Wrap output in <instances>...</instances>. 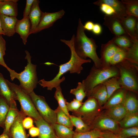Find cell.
<instances>
[{
    "instance_id": "cell-53",
    "label": "cell",
    "mask_w": 138,
    "mask_h": 138,
    "mask_svg": "<svg viewBox=\"0 0 138 138\" xmlns=\"http://www.w3.org/2000/svg\"><path fill=\"white\" fill-rule=\"evenodd\" d=\"M101 138V137H99V138Z\"/></svg>"
},
{
    "instance_id": "cell-41",
    "label": "cell",
    "mask_w": 138,
    "mask_h": 138,
    "mask_svg": "<svg viewBox=\"0 0 138 138\" xmlns=\"http://www.w3.org/2000/svg\"><path fill=\"white\" fill-rule=\"evenodd\" d=\"M6 42L2 35H0V65L6 68L9 71L11 69L5 63L4 59V56L5 54Z\"/></svg>"
},
{
    "instance_id": "cell-14",
    "label": "cell",
    "mask_w": 138,
    "mask_h": 138,
    "mask_svg": "<svg viewBox=\"0 0 138 138\" xmlns=\"http://www.w3.org/2000/svg\"><path fill=\"white\" fill-rule=\"evenodd\" d=\"M31 24L29 16L23 18L21 20L17 19L15 27V32L20 36L25 45L27 42V38L30 34Z\"/></svg>"
},
{
    "instance_id": "cell-20",
    "label": "cell",
    "mask_w": 138,
    "mask_h": 138,
    "mask_svg": "<svg viewBox=\"0 0 138 138\" xmlns=\"http://www.w3.org/2000/svg\"><path fill=\"white\" fill-rule=\"evenodd\" d=\"M88 97H92L97 101L99 104L102 107L108 100L107 93L105 86L100 84L94 88L87 95Z\"/></svg>"
},
{
    "instance_id": "cell-16",
    "label": "cell",
    "mask_w": 138,
    "mask_h": 138,
    "mask_svg": "<svg viewBox=\"0 0 138 138\" xmlns=\"http://www.w3.org/2000/svg\"><path fill=\"white\" fill-rule=\"evenodd\" d=\"M119 19L130 37L133 40H138V34L136 31V26L138 19L134 16H127Z\"/></svg>"
},
{
    "instance_id": "cell-4",
    "label": "cell",
    "mask_w": 138,
    "mask_h": 138,
    "mask_svg": "<svg viewBox=\"0 0 138 138\" xmlns=\"http://www.w3.org/2000/svg\"><path fill=\"white\" fill-rule=\"evenodd\" d=\"M119 71L116 65L97 68L94 65L89 75L82 82L86 95L98 85L110 78L119 77Z\"/></svg>"
},
{
    "instance_id": "cell-42",
    "label": "cell",
    "mask_w": 138,
    "mask_h": 138,
    "mask_svg": "<svg viewBox=\"0 0 138 138\" xmlns=\"http://www.w3.org/2000/svg\"><path fill=\"white\" fill-rule=\"evenodd\" d=\"M83 102H80L74 98L70 102L66 101V105L68 111L72 112L78 110L82 106Z\"/></svg>"
},
{
    "instance_id": "cell-17",
    "label": "cell",
    "mask_w": 138,
    "mask_h": 138,
    "mask_svg": "<svg viewBox=\"0 0 138 138\" xmlns=\"http://www.w3.org/2000/svg\"><path fill=\"white\" fill-rule=\"evenodd\" d=\"M0 19L5 35L9 37L13 36L15 33V27L17 20L16 17L0 14Z\"/></svg>"
},
{
    "instance_id": "cell-25",
    "label": "cell",
    "mask_w": 138,
    "mask_h": 138,
    "mask_svg": "<svg viewBox=\"0 0 138 138\" xmlns=\"http://www.w3.org/2000/svg\"><path fill=\"white\" fill-rule=\"evenodd\" d=\"M9 109L7 114L5 123L4 132L9 133V129L18 115L19 111L15 100L12 99L9 105Z\"/></svg>"
},
{
    "instance_id": "cell-21",
    "label": "cell",
    "mask_w": 138,
    "mask_h": 138,
    "mask_svg": "<svg viewBox=\"0 0 138 138\" xmlns=\"http://www.w3.org/2000/svg\"><path fill=\"white\" fill-rule=\"evenodd\" d=\"M17 0H1L0 2V14L16 17L18 14Z\"/></svg>"
},
{
    "instance_id": "cell-55",
    "label": "cell",
    "mask_w": 138,
    "mask_h": 138,
    "mask_svg": "<svg viewBox=\"0 0 138 138\" xmlns=\"http://www.w3.org/2000/svg\"><path fill=\"white\" fill-rule=\"evenodd\" d=\"M0 96H1V95H0Z\"/></svg>"
},
{
    "instance_id": "cell-29",
    "label": "cell",
    "mask_w": 138,
    "mask_h": 138,
    "mask_svg": "<svg viewBox=\"0 0 138 138\" xmlns=\"http://www.w3.org/2000/svg\"><path fill=\"white\" fill-rule=\"evenodd\" d=\"M111 40L118 47L126 50L128 49L132 45L134 40L129 36L126 35L115 36Z\"/></svg>"
},
{
    "instance_id": "cell-46",
    "label": "cell",
    "mask_w": 138,
    "mask_h": 138,
    "mask_svg": "<svg viewBox=\"0 0 138 138\" xmlns=\"http://www.w3.org/2000/svg\"><path fill=\"white\" fill-rule=\"evenodd\" d=\"M102 131V138H124L118 134L110 131Z\"/></svg>"
},
{
    "instance_id": "cell-15",
    "label": "cell",
    "mask_w": 138,
    "mask_h": 138,
    "mask_svg": "<svg viewBox=\"0 0 138 138\" xmlns=\"http://www.w3.org/2000/svg\"><path fill=\"white\" fill-rule=\"evenodd\" d=\"M39 0H34L28 16L31 24V34L34 33L40 22L43 13L39 8Z\"/></svg>"
},
{
    "instance_id": "cell-40",
    "label": "cell",
    "mask_w": 138,
    "mask_h": 138,
    "mask_svg": "<svg viewBox=\"0 0 138 138\" xmlns=\"http://www.w3.org/2000/svg\"><path fill=\"white\" fill-rule=\"evenodd\" d=\"M124 138H128L133 136H138V126L127 128H120L116 133Z\"/></svg>"
},
{
    "instance_id": "cell-49",
    "label": "cell",
    "mask_w": 138,
    "mask_h": 138,
    "mask_svg": "<svg viewBox=\"0 0 138 138\" xmlns=\"http://www.w3.org/2000/svg\"><path fill=\"white\" fill-rule=\"evenodd\" d=\"M94 24L91 21H87L83 25V27L85 30L92 31L94 26Z\"/></svg>"
},
{
    "instance_id": "cell-43",
    "label": "cell",
    "mask_w": 138,
    "mask_h": 138,
    "mask_svg": "<svg viewBox=\"0 0 138 138\" xmlns=\"http://www.w3.org/2000/svg\"><path fill=\"white\" fill-rule=\"evenodd\" d=\"M101 10L106 15L111 16L115 14L114 10L109 5L105 4H102L100 6Z\"/></svg>"
},
{
    "instance_id": "cell-9",
    "label": "cell",
    "mask_w": 138,
    "mask_h": 138,
    "mask_svg": "<svg viewBox=\"0 0 138 138\" xmlns=\"http://www.w3.org/2000/svg\"><path fill=\"white\" fill-rule=\"evenodd\" d=\"M91 129H97L101 131H109L117 133L120 127L118 122L102 113L97 116L89 125Z\"/></svg>"
},
{
    "instance_id": "cell-18",
    "label": "cell",
    "mask_w": 138,
    "mask_h": 138,
    "mask_svg": "<svg viewBox=\"0 0 138 138\" xmlns=\"http://www.w3.org/2000/svg\"><path fill=\"white\" fill-rule=\"evenodd\" d=\"M34 121L39 130L38 138H58L51 125L43 119Z\"/></svg>"
},
{
    "instance_id": "cell-35",
    "label": "cell",
    "mask_w": 138,
    "mask_h": 138,
    "mask_svg": "<svg viewBox=\"0 0 138 138\" xmlns=\"http://www.w3.org/2000/svg\"><path fill=\"white\" fill-rule=\"evenodd\" d=\"M9 105L5 100L0 97V127L4 129L6 117L9 109Z\"/></svg>"
},
{
    "instance_id": "cell-24",
    "label": "cell",
    "mask_w": 138,
    "mask_h": 138,
    "mask_svg": "<svg viewBox=\"0 0 138 138\" xmlns=\"http://www.w3.org/2000/svg\"><path fill=\"white\" fill-rule=\"evenodd\" d=\"M0 94L6 101L9 105L12 99L17 100L16 95L11 88L7 82V79L0 73Z\"/></svg>"
},
{
    "instance_id": "cell-37",
    "label": "cell",
    "mask_w": 138,
    "mask_h": 138,
    "mask_svg": "<svg viewBox=\"0 0 138 138\" xmlns=\"http://www.w3.org/2000/svg\"><path fill=\"white\" fill-rule=\"evenodd\" d=\"M126 50L119 48L115 53L110 62V66H115L122 62L126 59Z\"/></svg>"
},
{
    "instance_id": "cell-32",
    "label": "cell",
    "mask_w": 138,
    "mask_h": 138,
    "mask_svg": "<svg viewBox=\"0 0 138 138\" xmlns=\"http://www.w3.org/2000/svg\"><path fill=\"white\" fill-rule=\"evenodd\" d=\"M126 60L132 63L138 65V40L133 41L132 45L126 50Z\"/></svg>"
},
{
    "instance_id": "cell-28",
    "label": "cell",
    "mask_w": 138,
    "mask_h": 138,
    "mask_svg": "<svg viewBox=\"0 0 138 138\" xmlns=\"http://www.w3.org/2000/svg\"><path fill=\"white\" fill-rule=\"evenodd\" d=\"M118 122L120 127L121 128L138 126V113H127L124 117Z\"/></svg>"
},
{
    "instance_id": "cell-36",
    "label": "cell",
    "mask_w": 138,
    "mask_h": 138,
    "mask_svg": "<svg viewBox=\"0 0 138 138\" xmlns=\"http://www.w3.org/2000/svg\"><path fill=\"white\" fill-rule=\"evenodd\" d=\"M54 97L57 101L58 106L68 116H69L70 115L66 108V100L64 98L62 94V89L60 86L56 88Z\"/></svg>"
},
{
    "instance_id": "cell-1",
    "label": "cell",
    "mask_w": 138,
    "mask_h": 138,
    "mask_svg": "<svg viewBox=\"0 0 138 138\" xmlns=\"http://www.w3.org/2000/svg\"><path fill=\"white\" fill-rule=\"evenodd\" d=\"M75 36L73 34L70 40L61 39L60 41L64 43L70 48L71 52L70 60L67 62L59 66V72L56 76L50 81H47L44 79L40 80L38 83L43 88L47 87L48 90H51L53 88H56L60 86V83L65 79L64 76L61 77L68 71L71 73L79 74L83 69L82 65L85 63H90V59H84L79 57L76 53L74 47Z\"/></svg>"
},
{
    "instance_id": "cell-23",
    "label": "cell",
    "mask_w": 138,
    "mask_h": 138,
    "mask_svg": "<svg viewBox=\"0 0 138 138\" xmlns=\"http://www.w3.org/2000/svg\"><path fill=\"white\" fill-rule=\"evenodd\" d=\"M105 110L104 112L102 113L117 122L121 120L127 113L122 104L115 106Z\"/></svg>"
},
{
    "instance_id": "cell-34",
    "label": "cell",
    "mask_w": 138,
    "mask_h": 138,
    "mask_svg": "<svg viewBox=\"0 0 138 138\" xmlns=\"http://www.w3.org/2000/svg\"><path fill=\"white\" fill-rule=\"evenodd\" d=\"M69 117L73 126L76 127L75 133L84 132L91 130L89 126L80 118L72 115H70Z\"/></svg>"
},
{
    "instance_id": "cell-8",
    "label": "cell",
    "mask_w": 138,
    "mask_h": 138,
    "mask_svg": "<svg viewBox=\"0 0 138 138\" xmlns=\"http://www.w3.org/2000/svg\"><path fill=\"white\" fill-rule=\"evenodd\" d=\"M29 94L36 109L43 119L51 125L56 123L55 110L50 108L45 98L37 95L34 91Z\"/></svg>"
},
{
    "instance_id": "cell-13",
    "label": "cell",
    "mask_w": 138,
    "mask_h": 138,
    "mask_svg": "<svg viewBox=\"0 0 138 138\" xmlns=\"http://www.w3.org/2000/svg\"><path fill=\"white\" fill-rule=\"evenodd\" d=\"M119 48L111 40L106 44H102L100 58L101 67L110 66V61Z\"/></svg>"
},
{
    "instance_id": "cell-27",
    "label": "cell",
    "mask_w": 138,
    "mask_h": 138,
    "mask_svg": "<svg viewBox=\"0 0 138 138\" xmlns=\"http://www.w3.org/2000/svg\"><path fill=\"white\" fill-rule=\"evenodd\" d=\"M51 125L58 138H73L75 132L73 129L57 123Z\"/></svg>"
},
{
    "instance_id": "cell-2",
    "label": "cell",
    "mask_w": 138,
    "mask_h": 138,
    "mask_svg": "<svg viewBox=\"0 0 138 138\" xmlns=\"http://www.w3.org/2000/svg\"><path fill=\"white\" fill-rule=\"evenodd\" d=\"M85 30L83 25L79 18L76 35L74 39L75 50L77 55L81 58L86 59L87 57H89L93 61L94 65L96 67H101V60L96 51L98 46L92 38H89L86 36Z\"/></svg>"
},
{
    "instance_id": "cell-44",
    "label": "cell",
    "mask_w": 138,
    "mask_h": 138,
    "mask_svg": "<svg viewBox=\"0 0 138 138\" xmlns=\"http://www.w3.org/2000/svg\"><path fill=\"white\" fill-rule=\"evenodd\" d=\"M33 120L31 117L28 116L25 118L22 121V124L25 129H29L34 126Z\"/></svg>"
},
{
    "instance_id": "cell-54",
    "label": "cell",
    "mask_w": 138,
    "mask_h": 138,
    "mask_svg": "<svg viewBox=\"0 0 138 138\" xmlns=\"http://www.w3.org/2000/svg\"><path fill=\"white\" fill-rule=\"evenodd\" d=\"M1 1V0H0V2Z\"/></svg>"
},
{
    "instance_id": "cell-10",
    "label": "cell",
    "mask_w": 138,
    "mask_h": 138,
    "mask_svg": "<svg viewBox=\"0 0 138 138\" xmlns=\"http://www.w3.org/2000/svg\"><path fill=\"white\" fill-rule=\"evenodd\" d=\"M26 115L21 109L9 131L10 138H29L22 124V121Z\"/></svg>"
},
{
    "instance_id": "cell-51",
    "label": "cell",
    "mask_w": 138,
    "mask_h": 138,
    "mask_svg": "<svg viewBox=\"0 0 138 138\" xmlns=\"http://www.w3.org/2000/svg\"><path fill=\"white\" fill-rule=\"evenodd\" d=\"M2 34L5 35V34L1 27V24L0 19V35Z\"/></svg>"
},
{
    "instance_id": "cell-45",
    "label": "cell",
    "mask_w": 138,
    "mask_h": 138,
    "mask_svg": "<svg viewBox=\"0 0 138 138\" xmlns=\"http://www.w3.org/2000/svg\"><path fill=\"white\" fill-rule=\"evenodd\" d=\"M34 0H27L26 6L23 12V18L29 16Z\"/></svg>"
},
{
    "instance_id": "cell-3",
    "label": "cell",
    "mask_w": 138,
    "mask_h": 138,
    "mask_svg": "<svg viewBox=\"0 0 138 138\" xmlns=\"http://www.w3.org/2000/svg\"><path fill=\"white\" fill-rule=\"evenodd\" d=\"M26 55L25 59L27 60V64L24 70L17 73L11 69L9 71L11 80L18 79L20 82L19 86L27 93L29 94L33 91L38 83L36 71L37 65L31 63V56L27 50L25 51Z\"/></svg>"
},
{
    "instance_id": "cell-31",
    "label": "cell",
    "mask_w": 138,
    "mask_h": 138,
    "mask_svg": "<svg viewBox=\"0 0 138 138\" xmlns=\"http://www.w3.org/2000/svg\"><path fill=\"white\" fill-rule=\"evenodd\" d=\"M54 110L56 116V123L73 129L74 126L69 116H68L59 106Z\"/></svg>"
},
{
    "instance_id": "cell-38",
    "label": "cell",
    "mask_w": 138,
    "mask_h": 138,
    "mask_svg": "<svg viewBox=\"0 0 138 138\" xmlns=\"http://www.w3.org/2000/svg\"><path fill=\"white\" fill-rule=\"evenodd\" d=\"M102 131L96 129L80 133H75L73 138H102Z\"/></svg>"
},
{
    "instance_id": "cell-30",
    "label": "cell",
    "mask_w": 138,
    "mask_h": 138,
    "mask_svg": "<svg viewBox=\"0 0 138 138\" xmlns=\"http://www.w3.org/2000/svg\"><path fill=\"white\" fill-rule=\"evenodd\" d=\"M118 77H113L107 80L102 83L105 86L108 95V100L117 90L122 88Z\"/></svg>"
},
{
    "instance_id": "cell-33",
    "label": "cell",
    "mask_w": 138,
    "mask_h": 138,
    "mask_svg": "<svg viewBox=\"0 0 138 138\" xmlns=\"http://www.w3.org/2000/svg\"><path fill=\"white\" fill-rule=\"evenodd\" d=\"M127 16H134L138 19V0H122Z\"/></svg>"
},
{
    "instance_id": "cell-5",
    "label": "cell",
    "mask_w": 138,
    "mask_h": 138,
    "mask_svg": "<svg viewBox=\"0 0 138 138\" xmlns=\"http://www.w3.org/2000/svg\"><path fill=\"white\" fill-rule=\"evenodd\" d=\"M116 65L119 71V80L122 88L128 91L137 93V66L126 60H124Z\"/></svg>"
},
{
    "instance_id": "cell-6",
    "label": "cell",
    "mask_w": 138,
    "mask_h": 138,
    "mask_svg": "<svg viewBox=\"0 0 138 138\" xmlns=\"http://www.w3.org/2000/svg\"><path fill=\"white\" fill-rule=\"evenodd\" d=\"M7 82L10 87L15 93L17 100L20 104L21 109L26 116L32 118L34 121L43 119L36 109L29 94L19 85L11 83L7 80Z\"/></svg>"
},
{
    "instance_id": "cell-22",
    "label": "cell",
    "mask_w": 138,
    "mask_h": 138,
    "mask_svg": "<svg viewBox=\"0 0 138 138\" xmlns=\"http://www.w3.org/2000/svg\"><path fill=\"white\" fill-rule=\"evenodd\" d=\"M127 91L122 88L116 91L101 107L102 110L106 109L115 106L122 104Z\"/></svg>"
},
{
    "instance_id": "cell-26",
    "label": "cell",
    "mask_w": 138,
    "mask_h": 138,
    "mask_svg": "<svg viewBox=\"0 0 138 138\" xmlns=\"http://www.w3.org/2000/svg\"><path fill=\"white\" fill-rule=\"evenodd\" d=\"M133 92L128 91L122 104L125 108L127 113H138V100Z\"/></svg>"
},
{
    "instance_id": "cell-50",
    "label": "cell",
    "mask_w": 138,
    "mask_h": 138,
    "mask_svg": "<svg viewBox=\"0 0 138 138\" xmlns=\"http://www.w3.org/2000/svg\"><path fill=\"white\" fill-rule=\"evenodd\" d=\"M0 138H10L9 133L3 132L2 134L0 135Z\"/></svg>"
},
{
    "instance_id": "cell-19",
    "label": "cell",
    "mask_w": 138,
    "mask_h": 138,
    "mask_svg": "<svg viewBox=\"0 0 138 138\" xmlns=\"http://www.w3.org/2000/svg\"><path fill=\"white\" fill-rule=\"evenodd\" d=\"M93 4L99 6L102 4L109 5L115 11V14L113 15L119 19L127 16L124 6L121 1L118 0H98L94 2Z\"/></svg>"
},
{
    "instance_id": "cell-52",
    "label": "cell",
    "mask_w": 138,
    "mask_h": 138,
    "mask_svg": "<svg viewBox=\"0 0 138 138\" xmlns=\"http://www.w3.org/2000/svg\"><path fill=\"white\" fill-rule=\"evenodd\" d=\"M128 138H138L137 136H133L131 137H130Z\"/></svg>"
},
{
    "instance_id": "cell-12",
    "label": "cell",
    "mask_w": 138,
    "mask_h": 138,
    "mask_svg": "<svg viewBox=\"0 0 138 138\" xmlns=\"http://www.w3.org/2000/svg\"><path fill=\"white\" fill-rule=\"evenodd\" d=\"M103 24L107 27L111 32L115 36L128 35V34L124 28L120 21L117 16L113 15H105Z\"/></svg>"
},
{
    "instance_id": "cell-48",
    "label": "cell",
    "mask_w": 138,
    "mask_h": 138,
    "mask_svg": "<svg viewBox=\"0 0 138 138\" xmlns=\"http://www.w3.org/2000/svg\"><path fill=\"white\" fill-rule=\"evenodd\" d=\"M92 31L96 35H98L100 34L102 31L101 26L98 24H94Z\"/></svg>"
},
{
    "instance_id": "cell-7",
    "label": "cell",
    "mask_w": 138,
    "mask_h": 138,
    "mask_svg": "<svg viewBox=\"0 0 138 138\" xmlns=\"http://www.w3.org/2000/svg\"><path fill=\"white\" fill-rule=\"evenodd\" d=\"M101 107L95 98L90 97L78 110L72 112V115L80 118L89 126L96 117L101 113Z\"/></svg>"
},
{
    "instance_id": "cell-39",
    "label": "cell",
    "mask_w": 138,
    "mask_h": 138,
    "mask_svg": "<svg viewBox=\"0 0 138 138\" xmlns=\"http://www.w3.org/2000/svg\"><path fill=\"white\" fill-rule=\"evenodd\" d=\"M70 93L75 96V99L82 102L87 96L84 85L80 82L78 83L76 88L71 90Z\"/></svg>"
},
{
    "instance_id": "cell-11",
    "label": "cell",
    "mask_w": 138,
    "mask_h": 138,
    "mask_svg": "<svg viewBox=\"0 0 138 138\" xmlns=\"http://www.w3.org/2000/svg\"><path fill=\"white\" fill-rule=\"evenodd\" d=\"M65 13V12L63 9L54 13L43 12L40 21L34 33L52 26L56 20L63 16Z\"/></svg>"
},
{
    "instance_id": "cell-47",
    "label": "cell",
    "mask_w": 138,
    "mask_h": 138,
    "mask_svg": "<svg viewBox=\"0 0 138 138\" xmlns=\"http://www.w3.org/2000/svg\"><path fill=\"white\" fill-rule=\"evenodd\" d=\"M29 133L32 137L38 136L39 134V129L37 127L33 126L29 129Z\"/></svg>"
}]
</instances>
